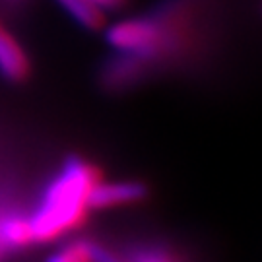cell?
<instances>
[{
	"instance_id": "cell-4",
	"label": "cell",
	"mask_w": 262,
	"mask_h": 262,
	"mask_svg": "<svg viewBox=\"0 0 262 262\" xmlns=\"http://www.w3.org/2000/svg\"><path fill=\"white\" fill-rule=\"evenodd\" d=\"M33 243L29 220L24 215H8L0 222V245L8 249H26Z\"/></svg>"
},
{
	"instance_id": "cell-5",
	"label": "cell",
	"mask_w": 262,
	"mask_h": 262,
	"mask_svg": "<svg viewBox=\"0 0 262 262\" xmlns=\"http://www.w3.org/2000/svg\"><path fill=\"white\" fill-rule=\"evenodd\" d=\"M70 14V18L78 21L82 28L97 31L105 26V12L94 6L88 0H56Z\"/></svg>"
},
{
	"instance_id": "cell-7",
	"label": "cell",
	"mask_w": 262,
	"mask_h": 262,
	"mask_svg": "<svg viewBox=\"0 0 262 262\" xmlns=\"http://www.w3.org/2000/svg\"><path fill=\"white\" fill-rule=\"evenodd\" d=\"M128 262H173V260L159 247H138L128 256Z\"/></svg>"
},
{
	"instance_id": "cell-1",
	"label": "cell",
	"mask_w": 262,
	"mask_h": 262,
	"mask_svg": "<svg viewBox=\"0 0 262 262\" xmlns=\"http://www.w3.org/2000/svg\"><path fill=\"white\" fill-rule=\"evenodd\" d=\"M97 181L99 171L94 163L80 156L66 158L56 177L47 185L37 208L28 215L33 243H51L84 224L90 212L88 198Z\"/></svg>"
},
{
	"instance_id": "cell-8",
	"label": "cell",
	"mask_w": 262,
	"mask_h": 262,
	"mask_svg": "<svg viewBox=\"0 0 262 262\" xmlns=\"http://www.w3.org/2000/svg\"><path fill=\"white\" fill-rule=\"evenodd\" d=\"M88 2H92L94 6H97V8L101 10V12H115V10H121L124 8L130 0H88Z\"/></svg>"
},
{
	"instance_id": "cell-2",
	"label": "cell",
	"mask_w": 262,
	"mask_h": 262,
	"mask_svg": "<svg viewBox=\"0 0 262 262\" xmlns=\"http://www.w3.org/2000/svg\"><path fill=\"white\" fill-rule=\"evenodd\" d=\"M150 188L142 181H115V183H103L97 181L90 192L88 206L90 210H107L115 206H126L136 204L148 198Z\"/></svg>"
},
{
	"instance_id": "cell-6",
	"label": "cell",
	"mask_w": 262,
	"mask_h": 262,
	"mask_svg": "<svg viewBox=\"0 0 262 262\" xmlns=\"http://www.w3.org/2000/svg\"><path fill=\"white\" fill-rule=\"evenodd\" d=\"M45 262H92V241L72 239L49 254Z\"/></svg>"
},
{
	"instance_id": "cell-3",
	"label": "cell",
	"mask_w": 262,
	"mask_h": 262,
	"mask_svg": "<svg viewBox=\"0 0 262 262\" xmlns=\"http://www.w3.org/2000/svg\"><path fill=\"white\" fill-rule=\"evenodd\" d=\"M0 76L8 82H24L29 76V58L14 35L0 26Z\"/></svg>"
}]
</instances>
